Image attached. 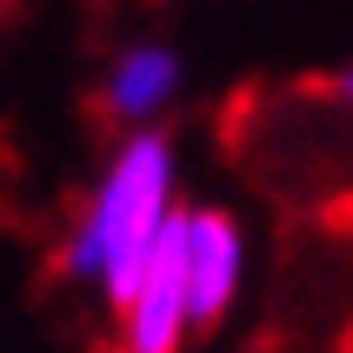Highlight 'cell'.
Listing matches in <instances>:
<instances>
[{
	"label": "cell",
	"instance_id": "4",
	"mask_svg": "<svg viewBox=\"0 0 353 353\" xmlns=\"http://www.w3.org/2000/svg\"><path fill=\"white\" fill-rule=\"evenodd\" d=\"M174 80H180V67H174L167 47H134V54L114 67V80H107V107L127 114V120H147V114L167 107Z\"/></svg>",
	"mask_w": 353,
	"mask_h": 353
},
{
	"label": "cell",
	"instance_id": "1",
	"mask_svg": "<svg viewBox=\"0 0 353 353\" xmlns=\"http://www.w3.org/2000/svg\"><path fill=\"white\" fill-rule=\"evenodd\" d=\"M167 220H174V147L160 134H134L114 154L87 220L67 240V267L87 280H107V294L127 300L154 240L167 234Z\"/></svg>",
	"mask_w": 353,
	"mask_h": 353
},
{
	"label": "cell",
	"instance_id": "2",
	"mask_svg": "<svg viewBox=\"0 0 353 353\" xmlns=\"http://www.w3.org/2000/svg\"><path fill=\"white\" fill-rule=\"evenodd\" d=\"M127 314V353H180L187 340V287H180V207L167 220V234L154 240V254L140 267L134 294L120 300Z\"/></svg>",
	"mask_w": 353,
	"mask_h": 353
},
{
	"label": "cell",
	"instance_id": "3",
	"mask_svg": "<svg viewBox=\"0 0 353 353\" xmlns=\"http://www.w3.org/2000/svg\"><path fill=\"white\" fill-rule=\"evenodd\" d=\"M180 287L187 327H220L240 287V234L227 214H180Z\"/></svg>",
	"mask_w": 353,
	"mask_h": 353
}]
</instances>
